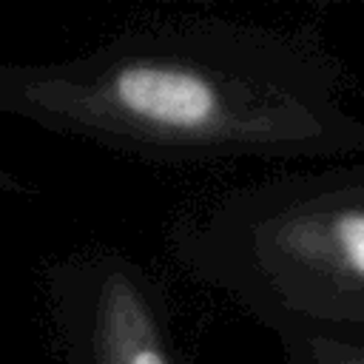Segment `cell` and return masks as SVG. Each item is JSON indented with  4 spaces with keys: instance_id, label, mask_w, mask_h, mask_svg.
Listing matches in <instances>:
<instances>
[{
    "instance_id": "obj_1",
    "label": "cell",
    "mask_w": 364,
    "mask_h": 364,
    "mask_svg": "<svg viewBox=\"0 0 364 364\" xmlns=\"http://www.w3.org/2000/svg\"><path fill=\"white\" fill-rule=\"evenodd\" d=\"M0 114L159 165L364 154V122L318 43L222 17L131 28L65 60L0 63Z\"/></svg>"
},
{
    "instance_id": "obj_2",
    "label": "cell",
    "mask_w": 364,
    "mask_h": 364,
    "mask_svg": "<svg viewBox=\"0 0 364 364\" xmlns=\"http://www.w3.org/2000/svg\"><path fill=\"white\" fill-rule=\"evenodd\" d=\"M165 242L276 336L364 341V159L230 188L176 216Z\"/></svg>"
},
{
    "instance_id": "obj_3",
    "label": "cell",
    "mask_w": 364,
    "mask_h": 364,
    "mask_svg": "<svg viewBox=\"0 0 364 364\" xmlns=\"http://www.w3.org/2000/svg\"><path fill=\"white\" fill-rule=\"evenodd\" d=\"M57 364H185L162 282L117 247H91L46 270Z\"/></svg>"
},
{
    "instance_id": "obj_4",
    "label": "cell",
    "mask_w": 364,
    "mask_h": 364,
    "mask_svg": "<svg viewBox=\"0 0 364 364\" xmlns=\"http://www.w3.org/2000/svg\"><path fill=\"white\" fill-rule=\"evenodd\" d=\"M290 364H364V341L333 338L310 330L276 336Z\"/></svg>"
},
{
    "instance_id": "obj_5",
    "label": "cell",
    "mask_w": 364,
    "mask_h": 364,
    "mask_svg": "<svg viewBox=\"0 0 364 364\" xmlns=\"http://www.w3.org/2000/svg\"><path fill=\"white\" fill-rule=\"evenodd\" d=\"M0 193H26V182H20L11 171L0 165Z\"/></svg>"
}]
</instances>
